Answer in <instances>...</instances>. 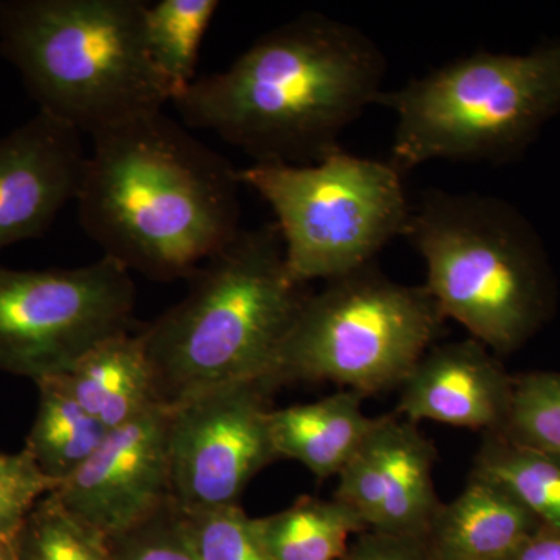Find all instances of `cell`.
Listing matches in <instances>:
<instances>
[{"mask_svg": "<svg viewBox=\"0 0 560 560\" xmlns=\"http://www.w3.org/2000/svg\"><path fill=\"white\" fill-rule=\"evenodd\" d=\"M253 526L270 560H341L352 540L368 530L359 514L341 501L311 497L253 518Z\"/></svg>", "mask_w": 560, "mask_h": 560, "instance_id": "obj_18", "label": "cell"}, {"mask_svg": "<svg viewBox=\"0 0 560 560\" xmlns=\"http://www.w3.org/2000/svg\"><path fill=\"white\" fill-rule=\"evenodd\" d=\"M180 518L198 560H270L254 530L253 518L238 504L180 511Z\"/></svg>", "mask_w": 560, "mask_h": 560, "instance_id": "obj_24", "label": "cell"}, {"mask_svg": "<svg viewBox=\"0 0 560 560\" xmlns=\"http://www.w3.org/2000/svg\"><path fill=\"white\" fill-rule=\"evenodd\" d=\"M241 187L238 168L158 110L92 136L75 201L103 256L189 279L242 230Z\"/></svg>", "mask_w": 560, "mask_h": 560, "instance_id": "obj_2", "label": "cell"}, {"mask_svg": "<svg viewBox=\"0 0 560 560\" xmlns=\"http://www.w3.org/2000/svg\"><path fill=\"white\" fill-rule=\"evenodd\" d=\"M143 0H5L0 54L40 113L92 136L158 113L171 91L151 61Z\"/></svg>", "mask_w": 560, "mask_h": 560, "instance_id": "obj_4", "label": "cell"}, {"mask_svg": "<svg viewBox=\"0 0 560 560\" xmlns=\"http://www.w3.org/2000/svg\"><path fill=\"white\" fill-rule=\"evenodd\" d=\"M434 463L436 451L415 423L382 416L338 475L334 499L368 529L425 540L442 504Z\"/></svg>", "mask_w": 560, "mask_h": 560, "instance_id": "obj_12", "label": "cell"}, {"mask_svg": "<svg viewBox=\"0 0 560 560\" xmlns=\"http://www.w3.org/2000/svg\"><path fill=\"white\" fill-rule=\"evenodd\" d=\"M434 560V559H433Z\"/></svg>", "mask_w": 560, "mask_h": 560, "instance_id": "obj_30", "label": "cell"}, {"mask_svg": "<svg viewBox=\"0 0 560 560\" xmlns=\"http://www.w3.org/2000/svg\"><path fill=\"white\" fill-rule=\"evenodd\" d=\"M168 430L171 408L164 405L110 430L51 495L108 539L127 533L172 501Z\"/></svg>", "mask_w": 560, "mask_h": 560, "instance_id": "obj_11", "label": "cell"}, {"mask_svg": "<svg viewBox=\"0 0 560 560\" xmlns=\"http://www.w3.org/2000/svg\"><path fill=\"white\" fill-rule=\"evenodd\" d=\"M131 271L103 256L79 268L0 265V371L36 383L68 374L92 349L130 334Z\"/></svg>", "mask_w": 560, "mask_h": 560, "instance_id": "obj_9", "label": "cell"}, {"mask_svg": "<svg viewBox=\"0 0 560 560\" xmlns=\"http://www.w3.org/2000/svg\"><path fill=\"white\" fill-rule=\"evenodd\" d=\"M0 560H18L14 537H0Z\"/></svg>", "mask_w": 560, "mask_h": 560, "instance_id": "obj_29", "label": "cell"}, {"mask_svg": "<svg viewBox=\"0 0 560 560\" xmlns=\"http://www.w3.org/2000/svg\"><path fill=\"white\" fill-rule=\"evenodd\" d=\"M386 57L348 22L307 11L264 33L230 68L173 101L184 125L215 132L254 164H315L370 106Z\"/></svg>", "mask_w": 560, "mask_h": 560, "instance_id": "obj_1", "label": "cell"}, {"mask_svg": "<svg viewBox=\"0 0 560 560\" xmlns=\"http://www.w3.org/2000/svg\"><path fill=\"white\" fill-rule=\"evenodd\" d=\"M50 381L109 431L161 405L139 334L103 341L68 374Z\"/></svg>", "mask_w": 560, "mask_h": 560, "instance_id": "obj_17", "label": "cell"}, {"mask_svg": "<svg viewBox=\"0 0 560 560\" xmlns=\"http://www.w3.org/2000/svg\"><path fill=\"white\" fill-rule=\"evenodd\" d=\"M219 7L217 0H160L147 5V46L172 102L197 80L202 38Z\"/></svg>", "mask_w": 560, "mask_h": 560, "instance_id": "obj_21", "label": "cell"}, {"mask_svg": "<svg viewBox=\"0 0 560 560\" xmlns=\"http://www.w3.org/2000/svg\"><path fill=\"white\" fill-rule=\"evenodd\" d=\"M501 560H560V530L541 526Z\"/></svg>", "mask_w": 560, "mask_h": 560, "instance_id": "obj_28", "label": "cell"}, {"mask_svg": "<svg viewBox=\"0 0 560 560\" xmlns=\"http://www.w3.org/2000/svg\"><path fill=\"white\" fill-rule=\"evenodd\" d=\"M341 560H433L425 540L368 529L350 544Z\"/></svg>", "mask_w": 560, "mask_h": 560, "instance_id": "obj_27", "label": "cell"}, {"mask_svg": "<svg viewBox=\"0 0 560 560\" xmlns=\"http://www.w3.org/2000/svg\"><path fill=\"white\" fill-rule=\"evenodd\" d=\"M86 160L81 132L40 110L0 139V250L50 230L79 197Z\"/></svg>", "mask_w": 560, "mask_h": 560, "instance_id": "obj_13", "label": "cell"}, {"mask_svg": "<svg viewBox=\"0 0 560 560\" xmlns=\"http://www.w3.org/2000/svg\"><path fill=\"white\" fill-rule=\"evenodd\" d=\"M116 560H198L173 500L145 522L110 537Z\"/></svg>", "mask_w": 560, "mask_h": 560, "instance_id": "obj_25", "label": "cell"}, {"mask_svg": "<svg viewBox=\"0 0 560 560\" xmlns=\"http://www.w3.org/2000/svg\"><path fill=\"white\" fill-rule=\"evenodd\" d=\"M474 477L499 486L545 528L560 530V458L503 433L489 438L475 458Z\"/></svg>", "mask_w": 560, "mask_h": 560, "instance_id": "obj_20", "label": "cell"}, {"mask_svg": "<svg viewBox=\"0 0 560 560\" xmlns=\"http://www.w3.org/2000/svg\"><path fill=\"white\" fill-rule=\"evenodd\" d=\"M363 400L345 389L311 404L271 408L276 455L298 460L319 480L338 477L378 422L364 412Z\"/></svg>", "mask_w": 560, "mask_h": 560, "instance_id": "obj_16", "label": "cell"}, {"mask_svg": "<svg viewBox=\"0 0 560 560\" xmlns=\"http://www.w3.org/2000/svg\"><path fill=\"white\" fill-rule=\"evenodd\" d=\"M57 489L22 448L0 455V537H14L40 499Z\"/></svg>", "mask_w": 560, "mask_h": 560, "instance_id": "obj_26", "label": "cell"}, {"mask_svg": "<svg viewBox=\"0 0 560 560\" xmlns=\"http://www.w3.org/2000/svg\"><path fill=\"white\" fill-rule=\"evenodd\" d=\"M14 548L18 560H116L108 537L75 517L51 493L22 523Z\"/></svg>", "mask_w": 560, "mask_h": 560, "instance_id": "obj_22", "label": "cell"}, {"mask_svg": "<svg viewBox=\"0 0 560 560\" xmlns=\"http://www.w3.org/2000/svg\"><path fill=\"white\" fill-rule=\"evenodd\" d=\"M264 382L235 383L171 408L172 500L180 511L234 506L278 459Z\"/></svg>", "mask_w": 560, "mask_h": 560, "instance_id": "obj_10", "label": "cell"}, {"mask_svg": "<svg viewBox=\"0 0 560 560\" xmlns=\"http://www.w3.org/2000/svg\"><path fill=\"white\" fill-rule=\"evenodd\" d=\"M504 436L560 458V374L536 372L512 382Z\"/></svg>", "mask_w": 560, "mask_h": 560, "instance_id": "obj_23", "label": "cell"}, {"mask_svg": "<svg viewBox=\"0 0 560 560\" xmlns=\"http://www.w3.org/2000/svg\"><path fill=\"white\" fill-rule=\"evenodd\" d=\"M396 116L389 162L404 175L431 161L501 162L560 109V39L528 54L475 51L385 91Z\"/></svg>", "mask_w": 560, "mask_h": 560, "instance_id": "obj_5", "label": "cell"}, {"mask_svg": "<svg viewBox=\"0 0 560 560\" xmlns=\"http://www.w3.org/2000/svg\"><path fill=\"white\" fill-rule=\"evenodd\" d=\"M401 173L390 162L337 149L308 165L253 164L238 168L242 186L276 215L290 278H345L372 265L410 219Z\"/></svg>", "mask_w": 560, "mask_h": 560, "instance_id": "obj_8", "label": "cell"}, {"mask_svg": "<svg viewBox=\"0 0 560 560\" xmlns=\"http://www.w3.org/2000/svg\"><path fill=\"white\" fill-rule=\"evenodd\" d=\"M184 300L139 331L158 400L267 381L307 294L287 270L276 223L241 230L189 279Z\"/></svg>", "mask_w": 560, "mask_h": 560, "instance_id": "obj_3", "label": "cell"}, {"mask_svg": "<svg viewBox=\"0 0 560 560\" xmlns=\"http://www.w3.org/2000/svg\"><path fill=\"white\" fill-rule=\"evenodd\" d=\"M400 388L397 412L408 422L430 420L490 433L506 427L512 382L474 338L433 346Z\"/></svg>", "mask_w": 560, "mask_h": 560, "instance_id": "obj_14", "label": "cell"}, {"mask_svg": "<svg viewBox=\"0 0 560 560\" xmlns=\"http://www.w3.org/2000/svg\"><path fill=\"white\" fill-rule=\"evenodd\" d=\"M540 528L499 486L471 475L455 500L441 504L425 541L434 560H501Z\"/></svg>", "mask_w": 560, "mask_h": 560, "instance_id": "obj_15", "label": "cell"}, {"mask_svg": "<svg viewBox=\"0 0 560 560\" xmlns=\"http://www.w3.org/2000/svg\"><path fill=\"white\" fill-rule=\"evenodd\" d=\"M425 261L442 316L495 353L517 349L547 308L537 243L521 217L486 195L430 190L404 232Z\"/></svg>", "mask_w": 560, "mask_h": 560, "instance_id": "obj_6", "label": "cell"}, {"mask_svg": "<svg viewBox=\"0 0 560 560\" xmlns=\"http://www.w3.org/2000/svg\"><path fill=\"white\" fill-rule=\"evenodd\" d=\"M36 386L38 410L24 451L58 488L94 455L109 430L54 381L39 382Z\"/></svg>", "mask_w": 560, "mask_h": 560, "instance_id": "obj_19", "label": "cell"}, {"mask_svg": "<svg viewBox=\"0 0 560 560\" xmlns=\"http://www.w3.org/2000/svg\"><path fill=\"white\" fill-rule=\"evenodd\" d=\"M444 319L425 285L394 282L370 265L304 298L265 383L329 382L364 397L397 388Z\"/></svg>", "mask_w": 560, "mask_h": 560, "instance_id": "obj_7", "label": "cell"}]
</instances>
